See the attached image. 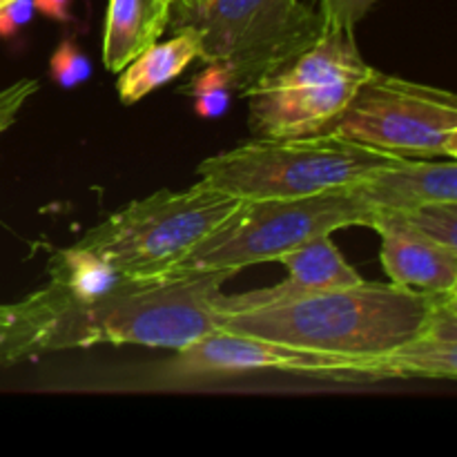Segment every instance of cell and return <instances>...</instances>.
Segmentation results:
<instances>
[{
  "instance_id": "16",
  "label": "cell",
  "mask_w": 457,
  "mask_h": 457,
  "mask_svg": "<svg viewBox=\"0 0 457 457\" xmlns=\"http://www.w3.org/2000/svg\"><path fill=\"white\" fill-rule=\"evenodd\" d=\"M49 281L76 299H94L125 281L105 259L80 245L58 250L47 263Z\"/></svg>"
},
{
  "instance_id": "8",
  "label": "cell",
  "mask_w": 457,
  "mask_h": 457,
  "mask_svg": "<svg viewBox=\"0 0 457 457\" xmlns=\"http://www.w3.org/2000/svg\"><path fill=\"white\" fill-rule=\"evenodd\" d=\"M370 150L404 159H455L453 92L370 70L333 128Z\"/></svg>"
},
{
  "instance_id": "18",
  "label": "cell",
  "mask_w": 457,
  "mask_h": 457,
  "mask_svg": "<svg viewBox=\"0 0 457 457\" xmlns=\"http://www.w3.org/2000/svg\"><path fill=\"white\" fill-rule=\"evenodd\" d=\"M395 214L428 239L457 250V201H433Z\"/></svg>"
},
{
  "instance_id": "22",
  "label": "cell",
  "mask_w": 457,
  "mask_h": 457,
  "mask_svg": "<svg viewBox=\"0 0 457 457\" xmlns=\"http://www.w3.org/2000/svg\"><path fill=\"white\" fill-rule=\"evenodd\" d=\"M34 0H12L0 9V36H12L34 18Z\"/></svg>"
},
{
  "instance_id": "15",
  "label": "cell",
  "mask_w": 457,
  "mask_h": 457,
  "mask_svg": "<svg viewBox=\"0 0 457 457\" xmlns=\"http://www.w3.org/2000/svg\"><path fill=\"white\" fill-rule=\"evenodd\" d=\"M199 54L201 36L195 25L181 27L172 38L163 43L156 40L119 71L116 92L120 103L134 105L143 101L150 92L177 79L195 58H199Z\"/></svg>"
},
{
  "instance_id": "14",
  "label": "cell",
  "mask_w": 457,
  "mask_h": 457,
  "mask_svg": "<svg viewBox=\"0 0 457 457\" xmlns=\"http://www.w3.org/2000/svg\"><path fill=\"white\" fill-rule=\"evenodd\" d=\"M172 22V0H110L103 34V65L119 74Z\"/></svg>"
},
{
  "instance_id": "17",
  "label": "cell",
  "mask_w": 457,
  "mask_h": 457,
  "mask_svg": "<svg viewBox=\"0 0 457 457\" xmlns=\"http://www.w3.org/2000/svg\"><path fill=\"white\" fill-rule=\"evenodd\" d=\"M183 92L192 96L196 114L204 119H219L230 110L235 89H232L230 74L221 65L205 62L204 70L192 79V83Z\"/></svg>"
},
{
  "instance_id": "19",
  "label": "cell",
  "mask_w": 457,
  "mask_h": 457,
  "mask_svg": "<svg viewBox=\"0 0 457 457\" xmlns=\"http://www.w3.org/2000/svg\"><path fill=\"white\" fill-rule=\"evenodd\" d=\"M49 70H52L54 80L61 87L70 89L85 83L92 76V61L80 52L74 40L65 38L61 40L58 49L54 52L52 61H49Z\"/></svg>"
},
{
  "instance_id": "25",
  "label": "cell",
  "mask_w": 457,
  "mask_h": 457,
  "mask_svg": "<svg viewBox=\"0 0 457 457\" xmlns=\"http://www.w3.org/2000/svg\"><path fill=\"white\" fill-rule=\"evenodd\" d=\"M13 308L12 303H0V364H3V346H4V335H7L9 324H12Z\"/></svg>"
},
{
  "instance_id": "9",
  "label": "cell",
  "mask_w": 457,
  "mask_h": 457,
  "mask_svg": "<svg viewBox=\"0 0 457 457\" xmlns=\"http://www.w3.org/2000/svg\"><path fill=\"white\" fill-rule=\"evenodd\" d=\"M257 370H277L339 384L402 379L393 353L370 357L335 355L228 330H212L177 351L165 364L163 378L170 382H195Z\"/></svg>"
},
{
  "instance_id": "7",
  "label": "cell",
  "mask_w": 457,
  "mask_h": 457,
  "mask_svg": "<svg viewBox=\"0 0 457 457\" xmlns=\"http://www.w3.org/2000/svg\"><path fill=\"white\" fill-rule=\"evenodd\" d=\"M192 25L201 36L199 58L221 65L239 96L326 29L320 9L302 0H208Z\"/></svg>"
},
{
  "instance_id": "3",
  "label": "cell",
  "mask_w": 457,
  "mask_h": 457,
  "mask_svg": "<svg viewBox=\"0 0 457 457\" xmlns=\"http://www.w3.org/2000/svg\"><path fill=\"white\" fill-rule=\"evenodd\" d=\"M397 159L328 129L308 137L250 138L201 161L196 172L239 201L302 199L346 190Z\"/></svg>"
},
{
  "instance_id": "26",
  "label": "cell",
  "mask_w": 457,
  "mask_h": 457,
  "mask_svg": "<svg viewBox=\"0 0 457 457\" xmlns=\"http://www.w3.org/2000/svg\"><path fill=\"white\" fill-rule=\"evenodd\" d=\"M208 3V0H196V16H199V12H201V7H204V4Z\"/></svg>"
},
{
  "instance_id": "20",
  "label": "cell",
  "mask_w": 457,
  "mask_h": 457,
  "mask_svg": "<svg viewBox=\"0 0 457 457\" xmlns=\"http://www.w3.org/2000/svg\"><path fill=\"white\" fill-rule=\"evenodd\" d=\"M324 25L330 29H353L373 9L378 0H317Z\"/></svg>"
},
{
  "instance_id": "10",
  "label": "cell",
  "mask_w": 457,
  "mask_h": 457,
  "mask_svg": "<svg viewBox=\"0 0 457 457\" xmlns=\"http://www.w3.org/2000/svg\"><path fill=\"white\" fill-rule=\"evenodd\" d=\"M277 262L288 270V277L281 284L241 295L219 293L214 297V308L221 315L257 311V308L295 302V299L324 293V290L346 288L361 281L360 272L344 259L330 237H317L299 248L279 254Z\"/></svg>"
},
{
  "instance_id": "4",
  "label": "cell",
  "mask_w": 457,
  "mask_h": 457,
  "mask_svg": "<svg viewBox=\"0 0 457 457\" xmlns=\"http://www.w3.org/2000/svg\"><path fill=\"white\" fill-rule=\"evenodd\" d=\"M239 199L199 179L186 190H159L89 228L76 245L105 259L120 277L150 281L174 268L237 208Z\"/></svg>"
},
{
  "instance_id": "1",
  "label": "cell",
  "mask_w": 457,
  "mask_h": 457,
  "mask_svg": "<svg viewBox=\"0 0 457 457\" xmlns=\"http://www.w3.org/2000/svg\"><path fill=\"white\" fill-rule=\"evenodd\" d=\"M237 272H186L161 279H125L110 293L76 299L49 281L22 302L4 335L3 364L96 344H137L181 351L219 330L214 297Z\"/></svg>"
},
{
  "instance_id": "11",
  "label": "cell",
  "mask_w": 457,
  "mask_h": 457,
  "mask_svg": "<svg viewBox=\"0 0 457 457\" xmlns=\"http://www.w3.org/2000/svg\"><path fill=\"white\" fill-rule=\"evenodd\" d=\"M366 228L382 239L384 272L391 284L424 293H457V250L428 239L400 214L373 210Z\"/></svg>"
},
{
  "instance_id": "13",
  "label": "cell",
  "mask_w": 457,
  "mask_h": 457,
  "mask_svg": "<svg viewBox=\"0 0 457 457\" xmlns=\"http://www.w3.org/2000/svg\"><path fill=\"white\" fill-rule=\"evenodd\" d=\"M391 353L402 379H455L457 293L440 295L422 328Z\"/></svg>"
},
{
  "instance_id": "27",
  "label": "cell",
  "mask_w": 457,
  "mask_h": 457,
  "mask_svg": "<svg viewBox=\"0 0 457 457\" xmlns=\"http://www.w3.org/2000/svg\"><path fill=\"white\" fill-rule=\"evenodd\" d=\"M7 3H12V0H0V9H3Z\"/></svg>"
},
{
  "instance_id": "23",
  "label": "cell",
  "mask_w": 457,
  "mask_h": 457,
  "mask_svg": "<svg viewBox=\"0 0 457 457\" xmlns=\"http://www.w3.org/2000/svg\"><path fill=\"white\" fill-rule=\"evenodd\" d=\"M34 7L54 21H71V0H34Z\"/></svg>"
},
{
  "instance_id": "6",
  "label": "cell",
  "mask_w": 457,
  "mask_h": 457,
  "mask_svg": "<svg viewBox=\"0 0 457 457\" xmlns=\"http://www.w3.org/2000/svg\"><path fill=\"white\" fill-rule=\"evenodd\" d=\"M370 208L351 190H333L302 199H244L174 268L186 272H239L277 262L288 250L317 237L369 223Z\"/></svg>"
},
{
  "instance_id": "21",
  "label": "cell",
  "mask_w": 457,
  "mask_h": 457,
  "mask_svg": "<svg viewBox=\"0 0 457 457\" xmlns=\"http://www.w3.org/2000/svg\"><path fill=\"white\" fill-rule=\"evenodd\" d=\"M36 89H38V80L22 79L0 92V134L7 132L16 123V116L21 114L25 103L34 96Z\"/></svg>"
},
{
  "instance_id": "24",
  "label": "cell",
  "mask_w": 457,
  "mask_h": 457,
  "mask_svg": "<svg viewBox=\"0 0 457 457\" xmlns=\"http://www.w3.org/2000/svg\"><path fill=\"white\" fill-rule=\"evenodd\" d=\"M196 18V0H172V22L177 29L192 25Z\"/></svg>"
},
{
  "instance_id": "5",
  "label": "cell",
  "mask_w": 457,
  "mask_h": 457,
  "mask_svg": "<svg viewBox=\"0 0 457 457\" xmlns=\"http://www.w3.org/2000/svg\"><path fill=\"white\" fill-rule=\"evenodd\" d=\"M373 67L361 58L353 29H330L308 49L244 92L254 138L328 132Z\"/></svg>"
},
{
  "instance_id": "12",
  "label": "cell",
  "mask_w": 457,
  "mask_h": 457,
  "mask_svg": "<svg viewBox=\"0 0 457 457\" xmlns=\"http://www.w3.org/2000/svg\"><path fill=\"white\" fill-rule=\"evenodd\" d=\"M351 190L373 210L404 212L433 201H457L455 159H404L378 168L351 186Z\"/></svg>"
},
{
  "instance_id": "2",
  "label": "cell",
  "mask_w": 457,
  "mask_h": 457,
  "mask_svg": "<svg viewBox=\"0 0 457 457\" xmlns=\"http://www.w3.org/2000/svg\"><path fill=\"white\" fill-rule=\"evenodd\" d=\"M440 295L361 279L295 302L221 315L219 330L335 355H384L422 328Z\"/></svg>"
}]
</instances>
